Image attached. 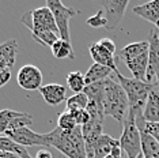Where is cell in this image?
I'll return each mask as SVG.
<instances>
[{"label":"cell","mask_w":159,"mask_h":158,"mask_svg":"<svg viewBox=\"0 0 159 158\" xmlns=\"http://www.w3.org/2000/svg\"><path fill=\"white\" fill-rule=\"evenodd\" d=\"M44 139L48 146L55 147L68 158H87L82 127L79 125L72 131H63L56 127L53 131L44 134Z\"/></svg>","instance_id":"6da1fadb"},{"label":"cell","mask_w":159,"mask_h":158,"mask_svg":"<svg viewBox=\"0 0 159 158\" xmlns=\"http://www.w3.org/2000/svg\"><path fill=\"white\" fill-rule=\"evenodd\" d=\"M103 112L105 116H111L120 123L128 116L129 102L124 89L120 82L107 78L105 81V93H103Z\"/></svg>","instance_id":"7a4b0ae2"},{"label":"cell","mask_w":159,"mask_h":158,"mask_svg":"<svg viewBox=\"0 0 159 158\" xmlns=\"http://www.w3.org/2000/svg\"><path fill=\"white\" fill-rule=\"evenodd\" d=\"M114 74L117 75L118 82H120V85L122 86V89H124L126 97H128V102H129V112L128 113L135 117L143 114L148 95H150L151 90L155 87V85L147 83V82H143V81H137L135 78L124 77L118 70L116 71Z\"/></svg>","instance_id":"3957f363"},{"label":"cell","mask_w":159,"mask_h":158,"mask_svg":"<svg viewBox=\"0 0 159 158\" xmlns=\"http://www.w3.org/2000/svg\"><path fill=\"white\" fill-rule=\"evenodd\" d=\"M148 52H150L148 41H139L128 44L118 53V57L124 60L132 77L137 81L146 82L148 70Z\"/></svg>","instance_id":"277c9868"},{"label":"cell","mask_w":159,"mask_h":158,"mask_svg":"<svg viewBox=\"0 0 159 158\" xmlns=\"http://www.w3.org/2000/svg\"><path fill=\"white\" fill-rule=\"evenodd\" d=\"M120 141L121 150L128 158H137L142 154V138L140 131L136 125V117L128 113L122 123V134Z\"/></svg>","instance_id":"5b68a950"},{"label":"cell","mask_w":159,"mask_h":158,"mask_svg":"<svg viewBox=\"0 0 159 158\" xmlns=\"http://www.w3.org/2000/svg\"><path fill=\"white\" fill-rule=\"evenodd\" d=\"M46 7L52 11L53 16L56 21V26L59 29V35L61 40L71 42L70 35V19L78 14L76 10L71 8V7L64 6L60 0H48Z\"/></svg>","instance_id":"8992f818"},{"label":"cell","mask_w":159,"mask_h":158,"mask_svg":"<svg viewBox=\"0 0 159 158\" xmlns=\"http://www.w3.org/2000/svg\"><path fill=\"white\" fill-rule=\"evenodd\" d=\"M7 138H10L18 145L23 147H31V146H46L44 134H38L35 131H31L29 127L18 128V130H10L4 134Z\"/></svg>","instance_id":"52a82bcc"},{"label":"cell","mask_w":159,"mask_h":158,"mask_svg":"<svg viewBox=\"0 0 159 158\" xmlns=\"http://www.w3.org/2000/svg\"><path fill=\"white\" fill-rule=\"evenodd\" d=\"M16 82L25 90H39L42 87V72L33 64H26L18 71Z\"/></svg>","instance_id":"ba28073f"},{"label":"cell","mask_w":159,"mask_h":158,"mask_svg":"<svg viewBox=\"0 0 159 158\" xmlns=\"http://www.w3.org/2000/svg\"><path fill=\"white\" fill-rule=\"evenodd\" d=\"M101 4L103 7V12L107 21L106 29L113 30L122 19L129 2L128 0H103L101 2Z\"/></svg>","instance_id":"9c48e42d"},{"label":"cell","mask_w":159,"mask_h":158,"mask_svg":"<svg viewBox=\"0 0 159 158\" xmlns=\"http://www.w3.org/2000/svg\"><path fill=\"white\" fill-rule=\"evenodd\" d=\"M147 41L150 44V52H148V70L146 82L155 85V75L159 71V35L157 34V31H151L150 38Z\"/></svg>","instance_id":"30bf717a"},{"label":"cell","mask_w":159,"mask_h":158,"mask_svg":"<svg viewBox=\"0 0 159 158\" xmlns=\"http://www.w3.org/2000/svg\"><path fill=\"white\" fill-rule=\"evenodd\" d=\"M20 22L31 31V37H33L34 41H37L38 44H41L42 46H49L50 48V46L60 38L59 34H55V33H52V31H49V30H46V29L33 23L30 21V18L27 16V14H23L22 18H20Z\"/></svg>","instance_id":"8fae6325"},{"label":"cell","mask_w":159,"mask_h":158,"mask_svg":"<svg viewBox=\"0 0 159 158\" xmlns=\"http://www.w3.org/2000/svg\"><path fill=\"white\" fill-rule=\"evenodd\" d=\"M136 125L140 131L142 138V153L144 158H159V143L151 136L144 128L143 114L136 117Z\"/></svg>","instance_id":"7c38bea8"},{"label":"cell","mask_w":159,"mask_h":158,"mask_svg":"<svg viewBox=\"0 0 159 158\" xmlns=\"http://www.w3.org/2000/svg\"><path fill=\"white\" fill-rule=\"evenodd\" d=\"M26 14L33 23L44 27L46 30L55 33V34H59V29L56 26L55 16H53L52 11H50L46 6L39 7V8H35V10H31V11H29Z\"/></svg>","instance_id":"4fadbf2b"},{"label":"cell","mask_w":159,"mask_h":158,"mask_svg":"<svg viewBox=\"0 0 159 158\" xmlns=\"http://www.w3.org/2000/svg\"><path fill=\"white\" fill-rule=\"evenodd\" d=\"M42 98L50 106H56L59 104L67 101V87L60 83H49L44 85L39 89Z\"/></svg>","instance_id":"5bb4252c"},{"label":"cell","mask_w":159,"mask_h":158,"mask_svg":"<svg viewBox=\"0 0 159 158\" xmlns=\"http://www.w3.org/2000/svg\"><path fill=\"white\" fill-rule=\"evenodd\" d=\"M89 52H90L91 59L94 60V63L101 64V66H105V67H109L110 70H113V72H116V71L118 70L117 66H116L114 55H111L109 51H106L98 41L93 42V44L89 46Z\"/></svg>","instance_id":"9a60e30c"},{"label":"cell","mask_w":159,"mask_h":158,"mask_svg":"<svg viewBox=\"0 0 159 158\" xmlns=\"http://www.w3.org/2000/svg\"><path fill=\"white\" fill-rule=\"evenodd\" d=\"M143 118L148 123H159V89L157 85L148 95L147 104L143 110Z\"/></svg>","instance_id":"2e32d148"},{"label":"cell","mask_w":159,"mask_h":158,"mask_svg":"<svg viewBox=\"0 0 159 158\" xmlns=\"http://www.w3.org/2000/svg\"><path fill=\"white\" fill-rule=\"evenodd\" d=\"M133 12L155 25L159 21V0H152V2L144 3L142 6L133 7Z\"/></svg>","instance_id":"e0dca14e"},{"label":"cell","mask_w":159,"mask_h":158,"mask_svg":"<svg viewBox=\"0 0 159 158\" xmlns=\"http://www.w3.org/2000/svg\"><path fill=\"white\" fill-rule=\"evenodd\" d=\"M117 145H120V141L111 138L110 135L103 134L98 139L95 145V150H94V158H106L111 154V150Z\"/></svg>","instance_id":"ac0fdd59"},{"label":"cell","mask_w":159,"mask_h":158,"mask_svg":"<svg viewBox=\"0 0 159 158\" xmlns=\"http://www.w3.org/2000/svg\"><path fill=\"white\" fill-rule=\"evenodd\" d=\"M111 72H113V70H110L109 67H105V66H101V64L94 63L93 66H90L87 72L84 74L86 85H93V83H97V82H102L105 79L110 78Z\"/></svg>","instance_id":"d6986e66"},{"label":"cell","mask_w":159,"mask_h":158,"mask_svg":"<svg viewBox=\"0 0 159 158\" xmlns=\"http://www.w3.org/2000/svg\"><path fill=\"white\" fill-rule=\"evenodd\" d=\"M16 53H18V42L16 40H7V41L0 44V57L6 60L7 66L11 70L15 64L16 60Z\"/></svg>","instance_id":"ffe728a7"},{"label":"cell","mask_w":159,"mask_h":158,"mask_svg":"<svg viewBox=\"0 0 159 158\" xmlns=\"http://www.w3.org/2000/svg\"><path fill=\"white\" fill-rule=\"evenodd\" d=\"M0 151L16 154V156L20 157V158H33L30 156V153L27 151L26 147L18 145V143L11 141L10 138H7L6 135L0 136Z\"/></svg>","instance_id":"44dd1931"},{"label":"cell","mask_w":159,"mask_h":158,"mask_svg":"<svg viewBox=\"0 0 159 158\" xmlns=\"http://www.w3.org/2000/svg\"><path fill=\"white\" fill-rule=\"evenodd\" d=\"M50 51H52V55L56 59H75L72 44L68 41H64L61 38H59L55 44L50 46Z\"/></svg>","instance_id":"7402d4cb"},{"label":"cell","mask_w":159,"mask_h":158,"mask_svg":"<svg viewBox=\"0 0 159 158\" xmlns=\"http://www.w3.org/2000/svg\"><path fill=\"white\" fill-rule=\"evenodd\" d=\"M25 112H18L14 109H2L0 110V136H3L8 131L10 125L16 117L23 116Z\"/></svg>","instance_id":"603a6c76"},{"label":"cell","mask_w":159,"mask_h":158,"mask_svg":"<svg viewBox=\"0 0 159 158\" xmlns=\"http://www.w3.org/2000/svg\"><path fill=\"white\" fill-rule=\"evenodd\" d=\"M89 105V97L84 93H78L71 97H68L66 101V110L68 112H75V110L87 109Z\"/></svg>","instance_id":"cb8c5ba5"},{"label":"cell","mask_w":159,"mask_h":158,"mask_svg":"<svg viewBox=\"0 0 159 158\" xmlns=\"http://www.w3.org/2000/svg\"><path fill=\"white\" fill-rule=\"evenodd\" d=\"M67 85L68 89H71L75 94L78 93H83V90L86 89V79L80 71H72L67 75Z\"/></svg>","instance_id":"d4e9b609"},{"label":"cell","mask_w":159,"mask_h":158,"mask_svg":"<svg viewBox=\"0 0 159 158\" xmlns=\"http://www.w3.org/2000/svg\"><path fill=\"white\" fill-rule=\"evenodd\" d=\"M76 127H78V124L71 112L66 110V112L59 114V118H57V128H60V130H63V131H72Z\"/></svg>","instance_id":"484cf974"},{"label":"cell","mask_w":159,"mask_h":158,"mask_svg":"<svg viewBox=\"0 0 159 158\" xmlns=\"http://www.w3.org/2000/svg\"><path fill=\"white\" fill-rule=\"evenodd\" d=\"M86 23L91 27H106L107 21H106V16H105L103 10H99L95 15L89 16L87 21H86Z\"/></svg>","instance_id":"4316f807"},{"label":"cell","mask_w":159,"mask_h":158,"mask_svg":"<svg viewBox=\"0 0 159 158\" xmlns=\"http://www.w3.org/2000/svg\"><path fill=\"white\" fill-rule=\"evenodd\" d=\"M72 116H74L75 121L79 127H83L84 124H87L90 120H91V116L87 112V109H80V110H75V112H71Z\"/></svg>","instance_id":"83f0119b"},{"label":"cell","mask_w":159,"mask_h":158,"mask_svg":"<svg viewBox=\"0 0 159 158\" xmlns=\"http://www.w3.org/2000/svg\"><path fill=\"white\" fill-rule=\"evenodd\" d=\"M144 128L159 143V123H148V121L144 120Z\"/></svg>","instance_id":"f1b7e54d"},{"label":"cell","mask_w":159,"mask_h":158,"mask_svg":"<svg viewBox=\"0 0 159 158\" xmlns=\"http://www.w3.org/2000/svg\"><path fill=\"white\" fill-rule=\"evenodd\" d=\"M98 42L103 46L105 49H106V51H109L111 55H114V53H116V42L113 41V40H110V38H101Z\"/></svg>","instance_id":"f546056e"},{"label":"cell","mask_w":159,"mask_h":158,"mask_svg":"<svg viewBox=\"0 0 159 158\" xmlns=\"http://www.w3.org/2000/svg\"><path fill=\"white\" fill-rule=\"evenodd\" d=\"M10 79H11V70H6L3 72H0V87L8 83Z\"/></svg>","instance_id":"4dcf8cb0"},{"label":"cell","mask_w":159,"mask_h":158,"mask_svg":"<svg viewBox=\"0 0 159 158\" xmlns=\"http://www.w3.org/2000/svg\"><path fill=\"white\" fill-rule=\"evenodd\" d=\"M35 158H52V153L49 150H39Z\"/></svg>","instance_id":"1f68e13d"},{"label":"cell","mask_w":159,"mask_h":158,"mask_svg":"<svg viewBox=\"0 0 159 158\" xmlns=\"http://www.w3.org/2000/svg\"><path fill=\"white\" fill-rule=\"evenodd\" d=\"M6 70H10V68L7 66L6 60L3 59V57H0V72H3V71H6Z\"/></svg>","instance_id":"d6a6232c"},{"label":"cell","mask_w":159,"mask_h":158,"mask_svg":"<svg viewBox=\"0 0 159 158\" xmlns=\"http://www.w3.org/2000/svg\"><path fill=\"white\" fill-rule=\"evenodd\" d=\"M155 85H157V87L159 89V71L157 72V75H155Z\"/></svg>","instance_id":"836d02e7"},{"label":"cell","mask_w":159,"mask_h":158,"mask_svg":"<svg viewBox=\"0 0 159 158\" xmlns=\"http://www.w3.org/2000/svg\"><path fill=\"white\" fill-rule=\"evenodd\" d=\"M155 26H157V29H158V30H159V21H158V22H157V23H155Z\"/></svg>","instance_id":"e575fe53"},{"label":"cell","mask_w":159,"mask_h":158,"mask_svg":"<svg viewBox=\"0 0 159 158\" xmlns=\"http://www.w3.org/2000/svg\"><path fill=\"white\" fill-rule=\"evenodd\" d=\"M137 158H144V157H143V153H142V154H140V156H139V157H137Z\"/></svg>","instance_id":"d590c367"},{"label":"cell","mask_w":159,"mask_h":158,"mask_svg":"<svg viewBox=\"0 0 159 158\" xmlns=\"http://www.w3.org/2000/svg\"><path fill=\"white\" fill-rule=\"evenodd\" d=\"M106 158H116V157H113V156H109V157H106Z\"/></svg>","instance_id":"8d00e7d4"}]
</instances>
